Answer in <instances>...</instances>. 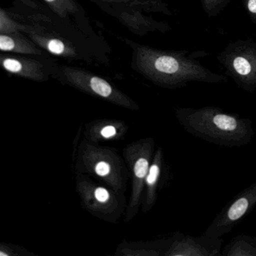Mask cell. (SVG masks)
I'll return each mask as SVG.
<instances>
[{
	"label": "cell",
	"mask_w": 256,
	"mask_h": 256,
	"mask_svg": "<svg viewBox=\"0 0 256 256\" xmlns=\"http://www.w3.org/2000/svg\"><path fill=\"white\" fill-rule=\"evenodd\" d=\"M52 10L59 16L64 17L77 10L72 0H44Z\"/></svg>",
	"instance_id": "30bf717a"
},
{
	"label": "cell",
	"mask_w": 256,
	"mask_h": 256,
	"mask_svg": "<svg viewBox=\"0 0 256 256\" xmlns=\"http://www.w3.org/2000/svg\"><path fill=\"white\" fill-rule=\"evenodd\" d=\"M64 72L72 83L80 86H86L100 96L109 98L114 95L113 88L108 82L101 78L70 67L64 68Z\"/></svg>",
	"instance_id": "8992f818"
},
{
	"label": "cell",
	"mask_w": 256,
	"mask_h": 256,
	"mask_svg": "<svg viewBox=\"0 0 256 256\" xmlns=\"http://www.w3.org/2000/svg\"><path fill=\"white\" fill-rule=\"evenodd\" d=\"M178 120L187 132L205 142L228 148H240L254 134L252 122L218 108L178 109Z\"/></svg>",
	"instance_id": "7a4b0ae2"
},
{
	"label": "cell",
	"mask_w": 256,
	"mask_h": 256,
	"mask_svg": "<svg viewBox=\"0 0 256 256\" xmlns=\"http://www.w3.org/2000/svg\"><path fill=\"white\" fill-rule=\"evenodd\" d=\"M148 168H149V162L145 158H140L134 164V174L138 178H144L148 173Z\"/></svg>",
	"instance_id": "4fadbf2b"
},
{
	"label": "cell",
	"mask_w": 256,
	"mask_h": 256,
	"mask_svg": "<svg viewBox=\"0 0 256 256\" xmlns=\"http://www.w3.org/2000/svg\"><path fill=\"white\" fill-rule=\"evenodd\" d=\"M256 205V182L241 192L216 216L204 235L220 238L229 232Z\"/></svg>",
	"instance_id": "277c9868"
},
{
	"label": "cell",
	"mask_w": 256,
	"mask_h": 256,
	"mask_svg": "<svg viewBox=\"0 0 256 256\" xmlns=\"http://www.w3.org/2000/svg\"><path fill=\"white\" fill-rule=\"evenodd\" d=\"M217 59L238 86L248 92H256V42L238 40L230 43Z\"/></svg>",
	"instance_id": "3957f363"
},
{
	"label": "cell",
	"mask_w": 256,
	"mask_h": 256,
	"mask_svg": "<svg viewBox=\"0 0 256 256\" xmlns=\"http://www.w3.org/2000/svg\"><path fill=\"white\" fill-rule=\"evenodd\" d=\"M230 0H200L203 10L208 17H215L222 12Z\"/></svg>",
	"instance_id": "8fae6325"
},
{
	"label": "cell",
	"mask_w": 256,
	"mask_h": 256,
	"mask_svg": "<svg viewBox=\"0 0 256 256\" xmlns=\"http://www.w3.org/2000/svg\"><path fill=\"white\" fill-rule=\"evenodd\" d=\"M96 198L100 202H107L109 199V193L106 188H97L95 191Z\"/></svg>",
	"instance_id": "e0dca14e"
},
{
	"label": "cell",
	"mask_w": 256,
	"mask_h": 256,
	"mask_svg": "<svg viewBox=\"0 0 256 256\" xmlns=\"http://www.w3.org/2000/svg\"><path fill=\"white\" fill-rule=\"evenodd\" d=\"M31 38L35 42L36 44L46 49L52 54L58 56H76L74 49L68 47L64 42L58 38H48V37L40 36L35 34H31Z\"/></svg>",
	"instance_id": "9c48e42d"
},
{
	"label": "cell",
	"mask_w": 256,
	"mask_h": 256,
	"mask_svg": "<svg viewBox=\"0 0 256 256\" xmlns=\"http://www.w3.org/2000/svg\"><path fill=\"white\" fill-rule=\"evenodd\" d=\"M102 136L106 138H108L113 137L116 134V128L112 126H108L104 127L102 128L101 132Z\"/></svg>",
	"instance_id": "ac0fdd59"
},
{
	"label": "cell",
	"mask_w": 256,
	"mask_h": 256,
	"mask_svg": "<svg viewBox=\"0 0 256 256\" xmlns=\"http://www.w3.org/2000/svg\"><path fill=\"white\" fill-rule=\"evenodd\" d=\"M222 245L220 238L204 235L200 238L186 236L179 241L174 254L190 256H212L220 253Z\"/></svg>",
	"instance_id": "5b68a950"
},
{
	"label": "cell",
	"mask_w": 256,
	"mask_h": 256,
	"mask_svg": "<svg viewBox=\"0 0 256 256\" xmlns=\"http://www.w3.org/2000/svg\"><path fill=\"white\" fill-rule=\"evenodd\" d=\"M28 28L12 20L6 14L4 10H1L0 16V31L1 34H19L20 30H28Z\"/></svg>",
	"instance_id": "7c38bea8"
},
{
	"label": "cell",
	"mask_w": 256,
	"mask_h": 256,
	"mask_svg": "<svg viewBox=\"0 0 256 256\" xmlns=\"http://www.w3.org/2000/svg\"><path fill=\"white\" fill-rule=\"evenodd\" d=\"M160 166L158 162H156L150 168L148 176H146V182L149 186H154L156 184L160 174Z\"/></svg>",
	"instance_id": "5bb4252c"
},
{
	"label": "cell",
	"mask_w": 256,
	"mask_h": 256,
	"mask_svg": "<svg viewBox=\"0 0 256 256\" xmlns=\"http://www.w3.org/2000/svg\"><path fill=\"white\" fill-rule=\"evenodd\" d=\"M0 50L22 54H41L42 52L29 40L19 34H1Z\"/></svg>",
	"instance_id": "ba28073f"
},
{
	"label": "cell",
	"mask_w": 256,
	"mask_h": 256,
	"mask_svg": "<svg viewBox=\"0 0 256 256\" xmlns=\"http://www.w3.org/2000/svg\"><path fill=\"white\" fill-rule=\"evenodd\" d=\"M1 64L2 68L12 74L35 80H41L44 78L42 66L34 60L2 55Z\"/></svg>",
	"instance_id": "52a82bcc"
},
{
	"label": "cell",
	"mask_w": 256,
	"mask_h": 256,
	"mask_svg": "<svg viewBox=\"0 0 256 256\" xmlns=\"http://www.w3.org/2000/svg\"><path fill=\"white\" fill-rule=\"evenodd\" d=\"M250 16V20L256 25V0H242Z\"/></svg>",
	"instance_id": "9a60e30c"
},
{
	"label": "cell",
	"mask_w": 256,
	"mask_h": 256,
	"mask_svg": "<svg viewBox=\"0 0 256 256\" xmlns=\"http://www.w3.org/2000/svg\"><path fill=\"white\" fill-rule=\"evenodd\" d=\"M187 54L139 47L136 50V64L149 78L169 88H182L190 82H227L224 76L212 72L196 60L194 55L188 56Z\"/></svg>",
	"instance_id": "6da1fadb"
},
{
	"label": "cell",
	"mask_w": 256,
	"mask_h": 256,
	"mask_svg": "<svg viewBox=\"0 0 256 256\" xmlns=\"http://www.w3.org/2000/svg\"><path fill=\"white\" fill-rule=\"evenodd\" d=\"M110 170V164L106 162L102 161L96 166V172L98 176H104L108 174Z\"/></svg>",
	"instance_id": "2e32d148"
}]
</instances>
